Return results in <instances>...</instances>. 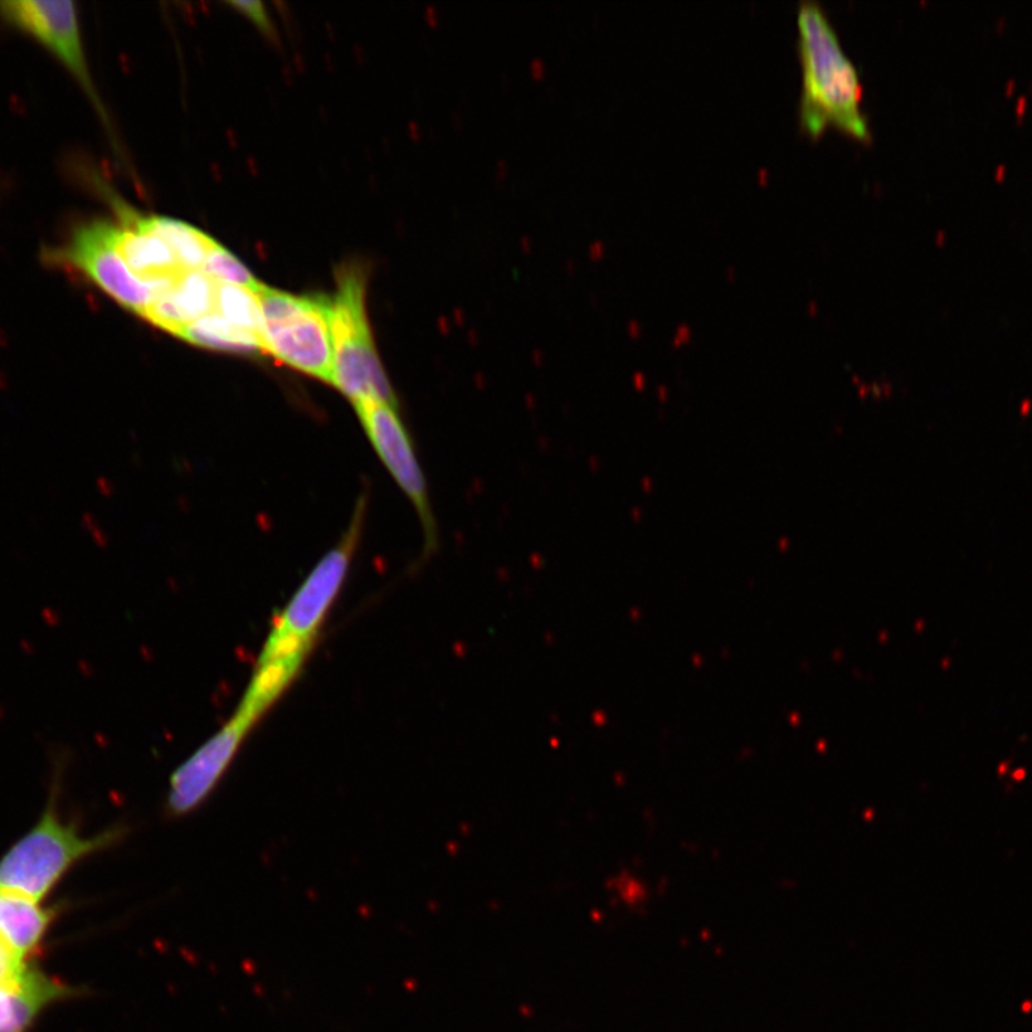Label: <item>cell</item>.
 Masks as SVG:
<instances>
[{
    "mask_svg": "<svg viewBox=\"0 0 1032 1032\" xmlns=\"http://www.w3.org/2000/svg\"><path fill=\"white\" fill-rule=\"evenodd\" d=\"M233 8H236L238 12L245 14L252 23H256L258 28L261 29L265 33H272V25L267 14L265 4L261 2H233Z\"/></svg>",
    "mask_w": 1032,
    "mask_h": 1032,
    "instance_id": "obj_19",
    "label": "cell"
},
{
    "mask_svg": "<svg viewBox=\"0 0 1032 1032\" xmlns=\"http://www.w3.org/2000/svg\"><path fill=\"white\" fill-rule=\"evenodd\" d=\"M216 313L238 329L255 334L261 343V306L255 291L218 281Z\"/></svg>",
    "mask_w": 1032,
    "mask_h": 1032,
    "instance_id": "obj_17",
    "label": "cell"
},
{
    "mask_svg": "<svg viewBox=\"0 0 1032 1032\" xmlns=\"http://www.w3.org/2000/svg\"><path fill=\"white\" fill-rule=\"evenodd\" d=\"M179 338L203 348L227 350V352H262L261 343L255 334L238 329L220 314L214 313L185 326Z\"/></svg>",
    "mask_w": 1032,
    "mask_h": 1032,
    "instance_id": "obj_16",
    "label": "cell"
},
{
    "mask_svg": "<svg viewBox=\"0 0 1032 1032\" xmlns=\"http://www.w3.org/2000/svg\"><path fill=\"white\" fill-rule=\"evenodd\" d=\"M136 221L167 242L185 271H203L209 252L218 246L207 234L188 224L164 217H141Z\"/></svg>",
    "mask_w": 1032,
    "mask_h": 1032,
    "instance_id": "obj_15",
    "label": "cell"
},
{
    "mask_svg": "<svg viewBox=\"0 0 1032 1032\" xmlns=\"http://www.w3.org/2000/svg\"><path fill=\"white\" fill-rule=\"evenodd\" d=\"M797 32L802 66V130L811 136H819L834 126L856 140H873L869 118L864 111L859 68L845 52L829 14L816 0L799 3Z\"/></svg>",
    "mask_w": 1032,
    "mask_h": 1032,
    "instance_id": "obj_1",
    "label": "cell"
},
{
    "mask_svg": "<svg viewBox=\"0 0 1032 1032\" xmlns=\"http://www.w3.org/2000/svg\"><path fill=\"white\" fill-rule=\"evenodd\" d=\"M368 280V266L360 262L343 265L336 272L338 289L330 299L332 383L353 403L398 406L369 321Z\"/></svg>",
    "mask_w": 1032,
    "mask_h": 1032,
    "instance_id": "obj_3",
    "label": "cell"
},
{
    "mask_svg": "<svg viewBox=\"0 0 1032 1032\" xmlns=\"http://www.w3.org/2000/svg\"><path fill=\"white\" fill-rule=\"evenodd\" d=\"M369 441L383 465L391 472L394 482L411 504L415 506L425 535V557L437 548V524L433 514L430 488L415 446L409 435L405 423L398 413V406L384 402L354 403Z\"/></svg>",
    "mask_w": 1032,
    "mask_h": 1032,
    "instance_id": "obj_6",
    "label": "cell"
},
{
    "mask_svg": "<svg viewBox=\"0 0 1032 1032\" xmlns=\"http://www.w3.org/2000/svg\"><path fill=\"white\" fill-rule=\"evenodd\" d=\"M0 18L50 51L75 78L106 121L104 106L92 81L74 2L68 0H8L0 2Z\"/></svg>",
    "mask_w": 1032,
    "mask_h": 1032,
    "instance_id": "obj_7",
    "label": "cell"
},
{
    "mask_svg": "<svg viewBox=\"0 0 1032 1032\" xmlns=\"http://www.w3.org/2000/svg\"><path fill=\"white\" fill-rule=\"evenodd\" d=\"M1024 106H1025V99L1024 96H1022V99L1019 100V105H1016V110H1019V115H1022V112H1024Z\"/></svg>",
    "mask_w": 1032,
    "mask_h": 1032,
    "instance_id": "obj_20",
    "label": "cell"
},
{
    "mask_svg": "<svg viewBox=\"0 0 1032 1032\" xmlns=\"http://www.w3.org/2000/svg\"><path fill=\"white\" fill-rule=\"evenodd\" d=\"M202 272L214 280L220 281V283L245 287V289L255 291L257 295L265 287L242 266L241 261H238L230 251H227L220 245L209 252Z\"/></svg>",
    "mask_w": 1032,
    "mask_h": 1032,
    "instance_id": "obj_18",
    "label": "cell"
},
{
    "mask_svg": "<svg viewBox=\"0 0 1032 1032\" xmlns=\"http://www.w3.org/2000/svg\"><path fill=\"white\" fill-rule=\"evenodd\" d=\"M218 281L202 271L185 272L167 293L149 306L144 319L179 336L185 326L216 311Z\"/></svg>",
    "mask_w": 1032,
    "mask_h": 1032,
    "instance_id": "obj_12",
    "label": "cell"
},
{
    "mask_svg": "<svg viewBox=\"0 0 1032 1032\" xmlns=\"http://www.w3.org/2000/svg\"><path fill=\"white\" fill-rule=\"evenodd\" d=\"M112 241L126 266L141 280L172 289L185 271L167 242L136 221L135 213L121 208V224L112 223Z\"/></svg>",
    "mask_w": 1032,
    "mask_h": 1032,
    "instance_id": "obj_10",
    "label": "cell"
},
{
    "mask_svg": "<svg viewBox=\"0 0 1032 1032\" xmlns=\"http://www.w3.org/2000/svg\"><path fill=\"white\" fill-rule=\"evenodd\" d=\"M55 909L42 908L17 895L0 892V941L28 961L45 941Z\"/></svg>",
    "mask_w": 1032,
    "mask_h": 1032,
    "instance_id": "obj_14",
    "label": "cell"
},
{
    "mask_svg": "<svg viewBox=\"0 0 1032 1032\" xmlns=\"http://www.w3.org/2000/svg\"><path fill=\"white\" fill-rule=\"evenodd\" d=\"M61 781V771H55L35 825L0 858V892L42 905L78 864L124 839V826L85 836L80 826L63 819Z\"/></svg>",
    "mask_w": 1032,
    "mask_h": 1032,
    "instance_id": "obj_2",
    "label": "cell"
},
{
    "mask_svg": "<svg viewBox=\"0 0 1032 1032\" xmlns=\"http://www.w3.org/2000/svg\"><path fill=\"white\" fill-rule=\"evenodd\" d=\"M251 729L245 720L233 714L173 773L167 796L169 815L185 816L203 805L230 767Z\"/></svg>",
    "mask_w": 1032,
    "mask_h": 1032,
    "instance_id": "obj_9",
    "label": "cell"
},
{
    "mask_svg": "<svg viewBox=\"0 0 1032 1032\" xmlns=\"http://www.w3.org/2000/svg\"><path fill=\"white\" fill-rule=\"evenodd\" d=\"M50 265L80 271L104 293L125 309L143 316L159 296L163 287L136 277L112 241V221L95 220L75 228L62 246L43 252Z\"/></svg>",
    "mask_w": 1032,
    "mask_h": 1032,
    "instance_id": "obj_5",
    "label": "cell"
},
{
    "mask_svg": "<svg viewBox=\"0 0 1032 1032\" xmlns=\"http://www.w3.org/2000/svg\"><path fill=\"white\" fill-rule=\"evenodd\" d=\"M360 516L362 515L359 513L343 541L321 559L285 610L277 615L272 621L270 639L318 644L321 626L348 576L350 561L359 541L362 523Z\"/></svg>",
    "mask_w": 1032,
    "mask_h": 1032,
    "instance_id": "obj_8",
    "label": "cell"
},
{
    "mask_svg": "<svg viewBox=\"0 0 1032 1032\" xmlns=\"http://www.w3.org/2000/svg\"><path fill=\"white\" fill-rule=\"evenodd\" d=\"M309 657L296 654L257 659L250 683L234 714L255 729L262 715L269 713L287 689H290L291 684L299 679Z\"/></svg>",
    "mask_w": 1032,
    "mask_h": 1032,
    "instance_id": "obj_13",
    "label": "cell"
},
{
    "mask_svg": "<svg viewBox=\"0 0 1032 1032\" xmlns=\"http://www.w3.org/2000/svg\"><path fill=\"white\" fill-rule=\"evenodd\" d=\"M261 350L287 367L332 382L333 348L330 299L303 297L262 287Z\"/></svg>",
    "mask_w": 1032,
    "mask_h": 1032,
    "instance_id": "obj_4",
    "label": "cell"
},
{
    "mask_svg": "<svg viewBox=\"0 0 1032 1032\" xmlns=\"http://www.w3.org/2000/svg\"><path fill=\"white\" fill-rule=\"evenodd\" d=\"M1012 87H1014V81L1008 82L1007 91H1008V92L1012 91Z\"/></svg>",
    "mask_w": 1032,
    "mask_h": 1032,
    "instance_id": "obj_22",
    "label": "cell"
},
{
    "mask_svg": "<svg viewBox=\"0 0 1032 1032\" xmlns=\"http://www.w3.org/2000/svg\"><path fill=\"white\" fill-rule=\"evenodd\" d=\"M1004 172H1005V168H1004V167L998 168V169H997V177H998V178H1001L1002 175H1004Z\"/></svg>",
    "mask_w": 1032,
    "mask_h": 1032,
    "instance_id": "obj_21",
    "label": "cell"
},
{
    "mask_svg": "<svg viewBox=\"0 0 1032 1032\" xmlns=\"http://www.w3.org/2000/svg\"><path fill=\"white\" fill-rule=\"evenodd\" d=\"M81 994L78 988L29 966L21 980L0 988V1032H28L48 1007Z\"/></svg>",
    "mask_w": 1032,
    "mask_h": 1032,
    "instance_id": "obj_11",
    "label": "cell"
}]
</instances>
